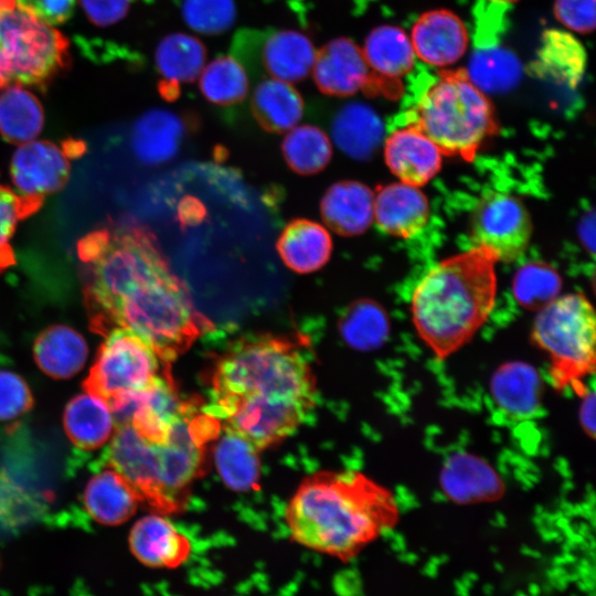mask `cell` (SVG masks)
Instances as JSON below:
<instances>
[{"label":"cell","instance_id":"cell-48","mask_svg":"<svg viewBox=\"0 0 596 596\" xmlns=\"http://www.w3.org/2000/svg\"><path fill=\"white\" fill-rule=\"evenodd\" d=\"M11 84H13L11 74L0 50V88H3Z\"/></svg>","mask_w":596,"mask_h":596},{"label":"cell","instance_id":"cell-25","mask_svg":"<svg viewBox=\"0 0 596 596\" xmlns=\"http://www.w3.org/2000/svg\"><path fill=\"white\" fill-rule=\"evenodd\" d=\"M63 425L68 439L83 451L104 447L116 429L109 406L88 393L79 394L67 403Z\"/></svg>","mask_w":596,"mask_h":596},{"label":"cell","instance_id":"cell-12","mask_svg":"<svg viewBox=\"0 0 596 596\" xmlns=\"http://www.w3.org/2000/svg\"><path fill=\"white\" fill-rule=\"evenodd\" d=\"M98 462L116 469L142 502L159 512H168L159 485L158 445L142 439L129 424L116 425Z\"/></svg>","mask_w":596,"mask_h":596},{"label":"cell","instance_id":"cell-7","mask_svg":"<svg viewBox=\"0 0 596 596\" xmlns=\"http://www.w3.org/2000/svg\"><path fill=\"white\" fill-rule=\"evenodd\" d=\"M414 125L443 155L466 160L498 129L490 100L465 71L446 72L429 87L416 107Z\"/></svg>","mask_w":596,"mask_h":596},{"label":"cell","instance_id":"cell-27","mask_svg":"<svg viewBox=\"0 0 596 596\" xmlns=\"http://www.w3.org/2000/svg\"><path fill=\"white\" fill-rule=\"evenodd\" d=\"M87 354L85 339L68 326H51L33 343V356L38 366L53 379H68L78 373Z\"/></svg>","mask_w":596,"mask_h":596},{"label":"cell","instance_id":"cell-28","mask_svg":"<svg viewBox=\"0 0 596 596\" xmlns=\"http://www.w3.org/2000/svg\"><path fill=\"white\" fill-rule=\"evenodd\" d=\"M331 134L338 148L345 155L353 159L365 160L380 145L384 126L370 105L351 102L336 114Z\"/></svg>","mask_w":596,"mask_h":596},{"label":"cell","instance_id":"cell-20","mask_svg":"<svg viewBox=\"0 0 596 596\" xmlns=\"http://www.w3.org/2000/svg\"><path fill=\"white\" fill-rule=\"evenodd\" d=\"M490 394L505 415L514 419H526L541 405L542 379L538 370L526 362H505L491 376Z\"/></svg>","mask_w":596,"mask_h":596},{"label":"cell","instance_id":"cell-41","mask_svg":"<svg viewBox=\"0 0 596 596\" xmlns=\"http://www.w3.org/2000/svg\"><path fill=\"white\" fill-rule=\"evenodd\" d=\"M32 212L14 191L0 185V273L13 263L10 241L17 224Z\"/></svg>","mask_w":596,"mask_h":596},{"label":"cell","instance_id":"cell-39","mask_svg":"<svg viewBox=\"0 0 596 596\" xmlns=\"http://www.w3.org/2000/svg\"><path fill=\"white\" fill-rule=\"evenodd\" d=\"M181 13L185 24L203 35L228 31L236 19L234 0H183Z\"/></svg>","mask_w":596,"mask_h":596},{"label":"cell","instance_id":"cell-29","mask_svg":"<svg viewBox=\"0 0 596 596\" xmlns=\"http://www.w3.org/2000/svg\"><path fill=\"white\" fill-rule=\"evenodd\" d=\"M586 53L579 41L560 30H547L534 62L536 76L575 88L585 72Z\"/></svg>","mask_w":596,"mask_h":596},{"label":"cell","instance_id":"cell-37","mask_svg":"<svg viewBox=\"0 0 596 596\" xmlns=\"http://www.w3.org/2000/svg\"><path fill=\"white\" fill-rule=\"evenodd\" d=\"M281 150L288 167L302 175L323 170L332 156L328 136L312 125L290 129L283 140Z\"/></svg>","mask_w":596,"mask_h":596},{"label":"cell","instance_id":"cell-10","mask_svg":"<svg viewBox=\"0 0 596 596\" xmlns=\"http://www.w3.org/2000/svg\"><path fill=\"white\" fill-rule=\"evenodd\" d=\"M471 233L475 246L491 253L497 262H513L530 243L532 223L528 210L518 198L492 192L476 206Z\"/></svg>","mask_w":596,"mask_h":596},{"label":"cell","instance_id":"cell-24","mask_svg":"<svg viewBox=\"0 0 596 596\" xmlns=\"http://www.w3.org/2000/svg\"><path fill=\"white\" fill-rule=\"evenodd\" d=\"M277 251L287 267L298 274H309L328 263L332 240L321 224L297 219L289 222L279 235Z\"/></svg>","mask_w":596,"mask_h":596},{"label":"cell","instance_id":"cell-13","mask_svg":"<svg viewBox=\"0 0 596 596\" xmlns=\"http://www.w3.org/2000/svg\"><path fill=\"white\" fill-rule=\"evenodd\" d=\"M311 74L321 93L336 97L354 95L371 79L362 49L348 38H336L317 50Z\"/></svg>","mask_w":596,"mask_h":596},{"label":"cell","instance_id":"cell-9","mask_svg":"<svg viewBox=\"0 0 596 596\" xmlns=\"http://www.w3.org/2000/svg\"><path fill=\"white\" fill-rule=\"evenodd\" d=\"M159 361L152 349L134 332L114 328L105 334L83 387L110 408L155 382L161 374Z\"/></svg>","mask_w":596,"mask_h":596},{"label":"cell","instance_id":"cell-6","mask_svg":"<svg viewBox=\"0 0 596 596\" xmlns=\"http://www.w3.org/2000/svg\"><path fill=\"white\" fill-rule=\"evenodd\" d=\"M531 339L549 356L555 391L582 397L590 390L586 380L595 372L596 317L583 294L558 296L540 309Z\"/></svg>","mask_w":596,"mask_h":596},{"label":"cell","instance_id":"cell-11","mask_svg":"<svg viewBox=\"0 0 596 596\" xmlns=\"http://www.w3.org/2000/svg\"><path fill=\"white\" fill-rule=\"evenodd\" d=\"M76 150L75 146L35 139L19 145L11 159V180L14 192L33 212L46 195L64 185Z\"/></svg>","mask_w":596,"mask_h":596},{"label":"cell","instance_id":"cell-45","mask_svg":"<svg viewBox=\"0 0 596 596\" xmlns=\"http://www.w3.org/2000/svg\"><path fill=\"white\" fill-rule=\"evenodd\" d=\"M89 20L98 26L114 24L125 18L130 0H81Z\"/></svg>","mask_w":596,"mask_h":596},{"label":"cell","instance_id":"cell-36","mask_svg":"<svg viewBox=\"0 0 596 596\" xmlns=\"http://www.w3.org/2000/svg\"><path fill=\"white\" fill-rule=\"evenodd\" d=\"M202 95L212 104L230 106L248 94L249 82L244 65L234 56H219L205 64L199 77Z\"/></svg>","mask_w":596,"mask_h":596},{"label":"cell","instance_id":"cell-38","mask_svg":"<svg viewBox=\"0 0 596 596\" xmlns=\"http://www.w3.org/2000/svg\"><path fill=\"white\" fill-rule=\"evenodd\" d=\"M512 288L522 307L539 311L560 296L562 279L550 265L529 263L515 273Z\"/></svg>","mask_w":596,"mask_h":596},{"label":"cell","instance_id":"cell-50","mask_svg":"<svg viewBox=\"0 0 596 596\" xmlns=\"http://www.w3.org/2000/svg\"><path fill=\"white\" fill-rule=\"evenodd\" d=\"M6 360H7V359H6L4 354H3L2 351L0 350V364L6 363Z\"/></svg>","mask_w":596,"mask_h":596},{"label":"cell","instance_id":"cell-34","mask_svg":"<svg viewBox=\"0 0 596 596\" xmlns=\"http://www.w3.org/2000/svg\"><path fill=\"white\" fill-rule=\"evenodd\" d=\"M217 472L236 491H247L258 483L259 450L236 433L224 428L214 451Z\"/></svg>","mask_w":596,"mask_h":596},{"label":"cell","instance_id":"cell-21","mask_svg":"<svg viewBox=\"0 0 596 596\" xmlns=\"http://www.w3.org/2000/svg\"><path fill=\"white\" fill-rule=\"evenodd\" d=\"M326 225L342 236L365 232L374 219V194L365 184L344 180L332 184L320 204Z\"/></svg>","mask_w":596,"mask_h":596},{"label":"cell","instance_id":"cell-46","mask_svg":"<svg viewBox=\"0 0 596 596\" xmlns=\"http://www.w3.org/2000/svg\"><path fill=\"white\" fill-rule=\"evenodd\" d=\"M581 406L578 418L584 433L592 439L595 438V393L590 389L584 396L581 397Z\"/></svg>","mask_w":596,"mask_h":596},{"label":"cell","instance_id":"cell-47","mask_svg":"<svg viewBox=\"0 0 596 596\" xmlns=\"http://www.w3.org/2000/svg\"><path fill=\"white\" fill-rule=\"evenodd\" d=\"M581 237L583 241H585V245H587V238L589 240V244L594 247V237L589 235L590 233H594V219L593 215L590 216V220H583L581 226Z\"/></svg>","mask_w":596,"mask_h":596},{"label":"cell","instance_id":"cell-44","mask_svg":"<svg viewBox=\"0 0 596 596\" xmlns=\"http://www.w3.org/2000/svg\"><path fill=\"white\" fill-rule=\"evenodd\" d=\"M14 4L47 24H61L71 18L75 0H13Z\"/></svg>","mask_w":596,"mask_h":596},{"label":"cell","instance_id":"cell-40","mask_svg":"<svg viewBox=\"0 0 596 596\" xmlns=\"http://www.w3.org/2000/svg\"><path fill=\"white\" fill-rule=\"evenodd\" d=\"M45 512L41 498L31 494L7 472L0 471V525L15 529Z\"/></svg>","mask_w":596,"mask_h":596},{"label":"cell","instance_id":"cell-31","mask_svg":"<svg viewBox=\"0 0 596 596\" xmlns=\"http://www.w3.org/2000/svg\"><path fill=\"white\" fill-rule=\"evenodd\" d=\"M252 111L265 130L289 131L304 115V100L292 84L268 77L259 82L253 92Z\"/></svg>","mask_w":596,"mask_h":596},{"label":"cell","instance_id":"cell-8","mask_svg":"<svg viewBox=\"0 0 596 596\" xmlns=\"http://www.w3.org/2000/svg\"><path fill=\"white\" fill-rule=\"evenodd\" d=\"M67 47L61 32L19 9L13 0H0V50L12 83L46 84L66 66Z\"/></svg>","mask_w":596,"mask_h":596},{"label":"cell","instance_id":"cell-4","mask_svg":"<svg viewBox=\"0 0 596 596\" xmlns=\"http://www.w3.org/2000/svg\"><path fill=\"white\" fill-rule=\"evenodd\" d=\"M77 251L86 269L91 326L102 336L123 300L172 273L155 236L139 227L95 231L81 240Z\"/></svg>","mask_w":596,"mask_h":596},{"label":"cell","instance_id":"cell-43","mask_svg":"<svg viewBox=\"0 0 596 596\" xmlns=\"http://www.w3.org/2000/svg\"><path fill=\"white\" fill-rule=\"evenodd\" d=\"M554 14L566 29L587 34L595 29V0H554Z\"/></svg>","mask_w":596,"mask_h":596},{"label":"cell","instance_id":"cell-32","mask_svg":"<svg viewBox=\"0 0 596 596\" xmlns=\"http://www.w3.org/2000/svg\"><path fill=\"white\" fill-rule=\"evenodd\" d=\"M362 49L371 72L387 79H397L414 66L415 53L409 36L396 25L374 28Z\"/></svg>","mask_w":596,"mask_h":596},{"label":"cell","instance_id":"cell-2","mask_svg":"<svg viewBox=\"0 0 596 596\" xmlns=\"http://www.w3.org/2000/svg\"><path fill=\"white\" fill-rule=\"evenodd\" d=\"M398 520L393 492L352 470L308 476L285 511L294 541L342 561L356 556Z\"/></svg>","mask_w":596,"mask_h":596},{"label":"cell","instance_id":"cell-49","mask_svg":"<svg viewBox=\"0 0 596 596\" xmlns=\"http://www.w3.org/2000/svg\"><path fill=\"white\" fill-rule=\"evenodd\" d=\"M491 1H494V2H502V3H512V2H515L518 0H491Z\"/></svg>","mask_w":596,"mask_h":596},{"label":"cell","instance_id":"cell-22","mask_svg":"<svg viewBox=\"0 0 596 596\" xmlns=\"http://www.w3.org/2000/svg\"><path fill=\"white\" fill-rule=\"evenodd\" d=\"M155 61L162 79L161 94L172 99L179 95L180 84L198 79L206 64V49L198 36L177 32L160 41Z\"/></svg>","mask_w":596,"mask_h":596},{"label":"cell","instance_id":"cell-18","mask_svg":"<svg viewBox=\"0 0 596 596\" xmlns=\"http://www.w3.org/2000/svg\"><path fill=\"white\" fill-rule=\"evenodd\" d=\"M83 491L85 511L98 523L118 525L142 502L134 487L113 467L97 462Z\"/></svg>","mask_w":596,"mask_h":596},{"label":"cell","instance_id":"cell-3","mask_svg":"<svg viewBox=\"0 0 596 596\" xmlns=\"http://www.w3.org/2000/svg\"><path fill=\"white\" fill-rule=\"evenodd\" d=\"M496 263L475 246L438 263L415 287L413 323L437 359L457 352L487 321L496 302Z\"/></svg>","mask_w":596,"mask_h":596},{"label":"cell","instance_id":"cell-14","mask_svg":"<svg viewBox=\"0 0 596 596\" xmlns=\"http://www.w3.org/2000/svg\"><path fill=\"white\" fill-rule=\"evenodd\" d=\"M409 39L415 56L439 67L457 63L469 43L465 23L447 9L423 13L414 23Z\"/></svg>","mask_w":596,"mask_h":596},{"label":"cell","instance_id":"cell-16","mask_svg":"<svg viewBox=\"0 0 596 596\" xmlns=\"http://www.w3.org/2000/svg\"><path fill=\"white\" fill-rule=\"evenodd\" d=\"M384 158L401 182L422 187L441 167L443 152L414 124L394 130L385 140Z\"/></svg>","mask_w":596,"mask_h":596},{"label":"cell","instance_id":"cell-23","mask_svg":"<svg viewBox=\"0 0 596 596\" xmlns=\"http://www.w3.org/2000/svg\"><path fill=\"white\" fill-rule=\"evenodd\" d=\"M259 54L269 77L292 84L311 73L317 50L306 34L279 30L264 38Z\"/></svg>","mask_w":596,"mask_h":596},{"label":"cell","instance_id":"cell-33","mask_svg":"<svg viewBox=\"0 0 596 596\" xmlns=\"http://www.w3.org/2000/svg\"><path fill=\"white\" fill-rule=\"evenodd\" d=\"M44 114L38 98L22 85H8L0 92V134L14 143L34 140L41 132Z\"/></svg>","mask_w":596,"mask_h":596},{"label":"cell","instance_id":"cell-15","mask_svg":"<svg viewBox=\"0 0 596 596\" xmlns=\"http://www.w3.org/2000/svg\"><path fill=\"white\" fill-rule=\"evenodd\" d=\"M445 496L457 504H475L499 500L504 483L496 469L485 459L457 451L449 456L439 473Z\"/></svg>","mask_w":596,"mask_h":596},{"label":"cell","instance_id":"cell-19","mask_svg":"<svg viewBox=\"0 0 596 596\" xmlns=\"http://www.w3.org/2000/svg\"><path fill=\"white\" fill-rule=\"evenodd\" d=\"M429 204L419 187L395 182L377 189L374 219L385 233L408 238L427 223Z\"/></svg>","mask_w":596,"mask_h":596},{"label":"cell","instance_id":"cell-1","mask_svg":"<svg viewBox=\"0 0 596 596\" xmlns=\"http://www.w3.org/2000/svg\"><path fill=\"white\" fill-rule=\"evenodd\" d=\"M212 394V415L260 451L304 423L316 403V380L295 341L259 334L238 340L221 356Z\"/></svg>","mask_w":596,"mask_h":596},{"label":"cell","instance_id":"cell-26","mask_svg":"<svg viewBox=\"0 0 596 596\" xmlns=\"http://www.w3.org/2000/svg\"><path fill=\"white\" fill-rule=\"evenodd\" d=\"M184 134L185 123L179 115L156 108L148 110L136 121L131 146L141 161L161 163L174 157Z\"/></svg>","mask_w":596,"mask_h":596},{"label":"cell","instance_id":"cell-17","mask_svg":"<svg viewBox=\"0 0 596 596\" xmlns=\"http://www.w3.org/2000/svg\"><path fill=\"white\" fill-rule=\"evenodd\" d=\"M129 547L140 563L155 568H175L191 554L190 540L157 514L145 515L134 524Z\"/></svg>","mask_w":596,"mask_h":596},{"label":"cell","instance_id":"cell-30","mask_svg":"<svg viewBox=\"0 0 596 596\" xmlns=\"http://www.w3.org/2000/svg\"><path fill=\"white\" fill-rule=\"evenodd\" d=\"M468 79L485 95L505 94L523 77L519 56L503 45L479 47L470 55L466 70Z\"/></svg>","mask_w":596,"mask_h":596},{"label":"cell","instance_id":"cell-5","mask_svg":"<svg viewBox=\"0 0 596 596\" xmlns=\"http://www.w3.org/2000/svg\"><path fill=\"white\" fill-rule=\"evenodd\" d=\"M211 327L194 308L185 285L171 273L123 300L109 317L107 333L114 328L127 329L161 362H171Z\"/></svg>","mask_w":596,"mask_h":596},{"label":"cell","instance_id":"cell-35","mask_svg":"<svg viewBox=\"0 0 596 596\" xmlns=\"http://www.w3.org/2000/svg\"><path fill=\"white\" fill-rule=\"evenodd\" d=\"M338 328L349 347L359 351H371L380 348L389 338L390 320L376 301L359 299L344 309Z\"/></svg>","mask_w":596,"mask_h":596},{"label":"cell","instance_id":"cell-42","mask_svg":"<svg viewBox=\"0 0 596 596\" xmlns=\"http://www.w3.org/2000/svg\"><path fill=\"white\" fill-rule=\"evenodd\" d=\"M33 406L28 383L17 373L0 371V421H13Z\"/></svg>","mask_w":596,"mask_h":596}]
</instances>
